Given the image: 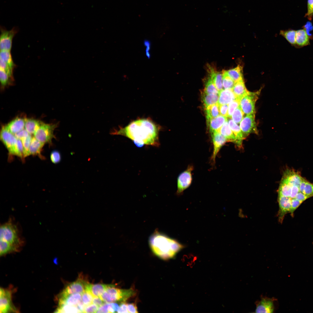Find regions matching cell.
I'll use <instances>...</instances> for the list:
<instances>
[{"label": "cell", "instance_id": "obj_1", "mask_svg": "<svg viewBox=\"0 0 313 313\" xmlns=\"http://www.w3.org/2000/svg\"><path fill=\"white\" fill-rule=\"evenodd\" d=\"M161 128L150 118H140L133 121L124 127L113 130L111 134L127 137L139 147L144 145L158 146Z\"/></svg>", "mask_w": 313, "mask_h": 313}, {"label": "cell", "instance_id": "obj_2", "mask_svg": "<svg viewBox=\"0 0 313 313\" xmlns=\"http://www.w3.org/2000/svg\"><path fill=\"white\" fill-rule=\"evenodd\" d=\"M149 243L153 252L163 260L174 258L184 246L176 240L156 230L149 238Z\"/></svg>", "mask_w": 313, "mask_h": 313}, {"label": "cell", "instance_id": "obj_3", "mask_svg": "<svg viewBox=\"0 0 313 313\" xmlns=\"http://www.w3.org/2000/svg\"><path fill=\"white\" fill-rule=\"evenodd\" d=\"M0 239L3 240L14 246L19 251L24 243L18 225L10 218L7 222L1 225Z\"/></svg>", "mask_w": 313, "mask_h": 313}, {"label": "cell", "instance_id": "obj_4", "mask_svg": "<svg viewBox=\"0 0 313 313\" xmlns=\"http://www.w3.org/2000/svg\"><path fill=\"white\" fill-rule=\"evenodd\" d=\"M114 287L113 285L108 287L100 296L105 302H125L135 294V291L132 288L123 289Z\"/></svg>", "mask_w": 313, "mask_h": 313}, {"label": "cell", "instance_id": "obj_5", "mask_svg": "<svg viewBox=\"0 0 313 313\" xmlns=\"http://www.w3.org/2000/svg\"><path fill=\"white\" fill-rule=\"evenodd\" d=\"M57 125L42 123L34 134V137L38 141L44 144L51 142L54 136V131Z\"/></svg>", "mask_w": 313, "mask_h": 313}, {"label": "cell", "instance_id": "obj_6", "mask_svg": "<svg viewBox=\"0 0 313 313\" xmlns=\"http://www.w3.org/2000/svg\"><path fill=\"white\" fill-rule=\"evenodd\" d=\"M0 36V50L10 51L13 38L18 31V28L14 27L8 30L4 27L1 26Z\"/></svg>", "mask_w": 313, "mask_h": 313}, {"label": "cell", "instance_id": "obj_7", "mask_svg": "<svg viewBox=\"0 0 313 313\" xmlns=\"http://www.w3.org/2000/svg\"><path fill=\"white\" fill-rule=\"evenodd\" d=\"M88 282L80 275L77 280L68 285L59 296L64 297L75 293L82 294L85 290Z\"/></svg>", "mask_w": 313, "mask_h": 313}, {"label": "cell", "instance_id": "obj_8", "mask_svg": "<svg viewBox=\"0 0 313 313\" xmlns=\"http://www.w3.org/2000/svg\"><path fill=\"white\" fill-rule=\"evenodd\" d=\"M258 92L248 93L240 99V106L244 114H255V105L257 99Z\"/></svg>", "mask_w": 313, "mask_h": 313}, {"label": "cell", "instance_id": "obj_9", "mask_svg": "<svg viewBox=\"0 0 313 313\" xmlns=\"http://www.w3.org/2000/svg\"><path fill=\"white\" fill-rule=\"evenodd\" d=\"M1 141L7 149L10 154L14 155L17 139L14 134L3 126L0 132Z\"/></svg>", "mask_w": 313, "mask_h": 313}, {"label": "cell", "instance_id": "obj_10", "mask_svg": "<svg viewBox=\"0 0 313 313\" xmlns=\"http://www.w3.org/2000/svg\"><path fill=\"white\" fill-rule=\"evenodd\" d=\"M193 169L192 166L190 165L179 175L177 179L176 192L178 194L182 193L191 185L192 181Z\"/></svg>", "mask_w": 313, "mask_h": 313}, {"label": "cell", "instance_id": "obj_11", "mask_svg": "<svg viewBox=\"0 0 313 313\" xmlns=\"http://www.w3.org/2000/svg\"><path fill=\"white\" fill-rule=\"evenodd\" d=\"M11 293L9 290L1 288L0 290V311L1 313L16 312L17 310L12 302Z\"/></svg>", "mask_w": 313, "mask_h": 313}, {"label": "cell", "instance_id": "obj_12", "mask_svg": "<svg viewBox=\"0 0 313 313\" xmlns=\"http://www.w3.org/2000/svg\"><path fill=\"white\" fill-rule=\"evenodd\" d=\"M291 199L290 198L278 195L279 210L278 216L280 222L282 223L285 215L290 213L291 207Z\"/></svg>", "mask_w": 313, "mask_h": 313}, {"label": "cell", "instance_id": "obj_13", "mask_svg": "<svg viewBox=\"0 0 313 313\" xmlns=\"http://www.w3.org/2000/svg\"><path fill=\"white\" fill-rule=\"evenodd\" d=\"M275 299L267 297H262L256 303V313H272L274 309Z\"/></svg>", "mask_w": 313, "mask_h": 313}, {"label": "cell", "instance_id": "obj_14", "mask_svg": "<svg viewBox=\"0 0 313 313\" xmlns=\"http://www.w3.org/2000/svg\"><path fill=\"white\" fill-rule=\"evenodd\" d=\"M240 127L244 136L256 130L255 114L247 115L240 123Z\"/></svg>", "mask_w": 313, "mask_h": 313}, {"label": "cell", "instance_id": "obj_15", "mask_svg": "<svg viewBox=\"0 0 313 313\" xmlns=\"http://www.w3.org/2000/svg\"><path fill=\"white\" fill-rule=\"evenodd\" d=\"M213 145V149L211 159L215 162L216 157L220 149L228 141L227 139L218 131L211 133Z\"/></svg>", "mask_w": 313, "mask_h": 313}, {"label": "cell", "instance_id": "obj_16", "mask_svg": "<svg viewBox=\"0 0 313 313\" xmlns=\"http://www.w3.org/2000/svg\"><path fill=\"white\" fill-rule=\"evenodd\" d=\"M82 295L81 293H75L67 296L58 297V306L67 305L77 306L81 301Z\"/></svg>", "mask_w": 313, "mask_h": 313}, {"label": "cell", "instance_id": "obj_17", "mask_svg": "<svg viewBox=\"0 0 313 313\" xmlns=\"http://www.w3.org/2000/svg\"><path fill=\"white\" fill-rule=\"evenodd\" d=\"M26 118L17 117L5 126L6 128L14 134L24 129Z\"/></svg>", "mask_w": 313, "mask_h": 313}, {"label": "cell", "instance_id": "obj_18", "mask_svg": "<svg viewBox=\"0 0 313 313\" xmlns=\"http://www.w3.org/2000/svg\"><path fill=\"white\" fill-rule=\"evenodd\" d=\"M112 284H92L88 283L86 285L85 290L90 292L94 296H100Z\"/></svg>", "mask_w": 313, "mask_h": 313}, {"label": "cell", "instance_id": "obj_19", "mask_svg": "<svg viewBox=\"0 0 313 313\" xmlns=\"http://www.w3.org/2000/svg\"><path fill=\"white\" fill-rule=\"evenodd\" d=\"M236 99L237 98L232 89H223L219 92L218 103L219 105L229 104Z\"/></svg>", "mask_w": 313, "mask_h": 313}, {"label": "cell", "instance_id": "obj_20", "mask_svg": "<svg viewBox=\"0 0 313 313\" xmlns=\"http://www.w3.org/2000/svg\"><path fill=\"white\" fill-rule=\"evenodd\" d=\"M227 118L226 117L219 115L217 117L207 121V123L208 125L211 133L217 131L227 121Z\"/></svg>", "mask_w": 313, "mask_h": 313}, {"label": "cell", "instance_id": "obj_21", "mask_svg": "<svg viewBox=\"0 0 313 313\" xmlns=\"http://www.w3.org/2000/svg\"><path fill=\"white\" fill-rule=\"evenodd\" d=\"M228 123L230 128L235 136L236 143L239 147H241L242 141L245 137L240 127L234 122L232 119H229Z\"/></svg>", "mask_w": 313, "mask_h": 313}, {"label": "cell", "instance_id": "obj_22", "mask_svg": "<svg viewBox=\"0 0 313 313\" xmlns=\"http://www.w3.org/2000/svg\"><path fill=\"white\" fill-rule=\"evenodd\" d=\"M209 68V76L216 89L219 92L223 90V74L216 71L210 67Z\"/></svg>", "mask_w": 313, "mask_h": 313}, {"label": "cell", "instance_id": "obj_23", "mask_svg": "<svg viewBox=\"0 0 313 313\" xmlns=\"http://www.w3.org/2000/svg\"><path fill=\"white\" fill-rule=\"evenodd\" d=\"M309 38L304 29L296 31V42L297 46L302 47L309 45Z\"/></svg>", "mask_w": 313, "mask_h": 313}, {"label": "cell", "instance_id": "obj_24", "mask_svg": "<svg viewBox=\"0 0 313 313\" xmlns=\"http://www.w3.org/2000/svg\"><path fill=\"white\" fill-rule=\"evenodd\" d=\"M232 90L236 98L240 99L249 92L246 88L243 79L235 82Z\"/></svg>", "mask_w": 313, "mask_h": 313}, {"label": "cell", "instance_id": "obj_25", "mask_svg": "<svg viewBox=\"0 0 313 313\" xmlns=\"http://www.w3.org/2000/svg\"><path fill=\"white\" fill-rule=\"evenodd\" d=\"M42 123L36 119L26 118L24 128L29 134H34Z\"/></svg>", "mask_w": 313, "mask_h": 313}, {"label": "cell", "instance_id": "obj_26", "mask_svg": "<svg viewBox=\"0 0 313 313\" xmlns=\"http://www.w3.org/2000/svg\"><path fill=\"white\" fill-rule=\"evenodd\" d=\"M224 136L228 141L236 142L234 135L230 128L228 122L226 121L217 131Z\"/></svg>", "mask_w": 313, "mask_h": 313}, {"label": "cell", "instance_id": "obj_27", "mask_svg": "<svg viewBox=\"0 0 313 313\" xmlns=\"http://www.w3.org/2000/svg\"><path fill=\"white\" fill-rule=\"evenodd\" d=\"M225 71L235 82L243 79L242 68L239 65L235 68Z\"/></svg>", "mask_w": 313, "mask_h": 313}, {"label": "cell", "instance_id": "obj_28", "mask_svg": "<svg viewBox=\"0 0 313 313\" xmlns=\"http://www.w3.org/2000/svg\"><path fill=\"white\" fill-rule=\"evenodd\" d=\"M44 145V143L39 141L34 136L32 137L29 148L30 155L40 154Z\"/></svg>", "mask_w": 313, "mask_h": 313}, {"label": "cell", "instance_id": "obj_29", "mask_svg": "<svg viewBox=\"0 0 313 313\" xmlns=\"http://www.w3.org/2000/svg\"><path fill=\"white\" fill-rule=\"evenodd\" d=\"M205 108L207 121L220 114L219 104L218 103L209 106Z\"/></svg>", "mask_w": 313, "mask_h": 313}, {"label": "cell", "instance_id": "obj_30", "mask_svg": "<svg viewBox=\"0 0 313 313\" xmlns=\"http://www.w3.org/2000/svg\"><path fill=\"white\" fill-rule=\"evenodd\" d=\"M219 99L218 94H207L204 92H203L202 97L205 108L218 103Z\"/></svg>", "mask_w": 313, "mask_h": 313}, {"label": "cell", "instance_id": "obj_31", "mask_svg": "<svg viewBox=\"0 0 313 313\" xmlns=\"http://www.w3.org/2000/svg\"><path fill=\"white\" fill-rule=\"evenodd\" d=\"M18 251L16 248L9 243L3 240L0 239V255L1 256Z\"/></svg>", "mask_w": 313, "mask_h": 313}, {"label": "cell", "instance_id": "obj_32", "mask_svg": "<svg viewBox=\"0 0 313 313\" xmlns=\"http://www.w3.org/2000/svg\"><path fill=\"white\" fill-rule=\"evenodd\" d=\"M0 59L6 63L13 71L16 67L13 61L10 51L1 50Z\"/></svg>", "mask_w": 313, "mask_h": 313}, {"label": "cell", "instance_id": "obj_33", "mask_svg": "<svg viewBox=\"0 0 313 313\" xmlns=\"http://www.w3.org/2000/svg\"><path fill=\"white\" fill-rule=\"evenodd\" d=\"M280 34L292 45L296 46V31L292 30H281Z\"/></svg>", "mask_w": 313, "mask_h": 313}, {"label": "cell", "instance_id": "obj_34", "mask_svg": "<svg viewBox=\"0 0 313 313\" xmlns=\"http://www.w3.org/2000/svg\"><path fill=\"white\" fill-rule=\"evenodd\" d=\"M14 81V78L10 77L4 71L0 69V81L2 88L12 84Z\"/></svg>", "mask_w": 313, "mask_h": 313}, {"label": "cell", "instance_id": "obj_35", "mask_svg": "<svg viewBox=\"0 0 313 313\" xmlns=\"http://www.w3.org/2000/svg\"><path fill=\"white\" fill-rule=\"evenodd\" d=\"M204 92L207 94H219V92L216 89L210 76L205 83Z\"/></svg>", "mask_w": 313, "mask_h": 313}, {"label": "cell", "instance_id": "obj_36", "mask_svg": "<svg viewBox=\"0 0 313 313\" xmlns=\"http://www.w3.org/2000/svg\"><path fill=\"white\" fill-rule=\"evenodd\" d=\"M56 312L59 313H80L81 312L77 306L67 305L58 306L56 310Z\"/></svg>", "mask_w": 313, "mask_h": 313}, {"label": "cell", "instance_id": "obj_37", "mask_svg": "<svg viewBox=\"0 0 313 313\" xmlns=\"http://www.w3.org/2000/svg\"><path fill=\"white\" fill-rule=\"evenodd\" d=\"M222 83L224 89H232L235 84V82L224 71L223 73Z\"/></svg>", "mask_w": 313, "mask_h": 313}, {"label": "cell", "instance_id": "obj_38", "mask_svg": "<svg viewBox=\"0 0 313 313\" xmlns=\"http://www.w3.org/2000/svg\"><path fill=\"white\" fill-rule=\"evenodd\" d=\"M32 138L31 135L30 134L27 137L21 140L23 147L24 158L30 155L29 148Z\"/></svg>", "mask_w": 313, "mask_h": 313}, {"label": "cell", "instance_id": "obj_39", "mask_svg": "<svg viewBox=\"0 0 313 313\" xmlns=\"http://www.w3.org/2000/svg\"><path fill=\"white\" fill-rule=\"evenodd\" d=\"M244 114V113L239 105L232 114L231 117L232 120L236 124L240 123L243 118Z\"/></svg>", "mask_w": 313, "mask_h": 313}, {"label": "cell", "instance_id": "obj_40", "mask_svg": "<svg viewBox=\"0 0 313 313\" xmlns=\"http://www.w3.org/2000/svg\"><path fill=\"white\" fill-rule=\"evenodd\" d=\"M81 301L85 306L92 303L94 296L89 292L85 290L81 294Z\"/></svg>", "mask_w": 313, "mask_h": 313}, {"label": "cell", "instance_id": "obj_41", "mask_svg": "<svg viewBox=\"0 0 313 313\" xmlns=\"http://www.w3.org/2000/svg\"><path fill=\"white\" fill-rule=\"evenodd\" d=\"M240 99H236L231 101L228 104V117L230 118L232 114L235 110L240 105Z\"/></svg>", "mask_w": 313, "mask_h": 313}, {"label": "cell", "instance_id": "obj_42", "mask_svg": "<svg viewBox=\"0 0 313 313\" xmlns=\"http://www.w3.org/2000/svg\"><path fill=\"white\" fill-rule=\"evenodd\" d=\"M15 155L24 158L23 147L21 140L17 139L15 148Z\"/></svg>", "mask_w": 313, "mask_h": 313}, {"label": "cell", "instance_id": "obj_43", "mask_svg": "<svg viewBox=\"0 0 313 313\" xmlns=\"http://www.w3.org/2000/svg\"><path fill=\"white\" fill-rule=\"evenodd\" d=\"M0 69L4 71L10 77L14 78L13 71L5 62L0 59Z\"/></svg>", "mask_w": 313, "mask_h": 313}, {"label": "cell", "instance_id": "obj_44", "mask_svg": "<svg viewBox=\"0 0 313 313\" xmlns=\"http://www.w3.org/2000/svg\"><path fill=\"white\" fill-rule=\"evenodd\" d=\"M291 207L289 213L292 216L294 211L303 202L295 198L291 199Z\"/></svg>", "mask_w": 313, "mask_h": 313}, {"label": "cell", "instance_id": "obj_45", "mask_svg": "<svg viewBox=\"0 0 313 313\" xmlns=\"http://www.w3.org/2000/svg\"><path fill=\"white\" fill-rule=\"evenodd\" d=\"M313 16V0H308L307 11L305 16L311 20Z\"/></svg>", "mask_w": 313, "mask_h": 313}, {"label": "cell", "instance_id": "obj_46", "mask_svg": "<svg viewBox=\"0 0 313 313\" xmlns=\"http://www.w3.org/2000/svg\"><path fill=\"white\" fill-rule=\"evenodd\" d=\"M50 158L52 162L54 163H57L59 162L61 159L60 153L56 150L53 151L51 152Z\"/></svg>", "mask_w": 313, "mask_h": 313}, {"label": "cell", "instance_id": "obj_47", "mask_svg": "<svg viewBox=\"0 0 313 313\" xmlns=\"http://www.w3.org/2000/svg\"><path fill=\"white\" fill-rule=\"evenodd\" d=\"M99 307L94 304L91 303L85 306L83 312L84 313H95L97 312Z\"/></svg>", "mask_w": 313, "mask_h": 313}, {"label": "cell", "instance_id": "obj_48", "mask_svg": "<svg viewBox=\"0 0 313 313\" xmlns=\"http://www.w3.org/2000/svg\"><path fill=\"white\" fill-rule=\"evenodd\" d=\"M228 104L219 105L220 114L223 116L228 117Z\"/></svg>", "mask_w": 313, "mask_h": 313}, {"label": "cell", "instance_id": "obj_49", "mask_svg": "<svg viewBox=\"0 0 313 313\" xmlns=\"http://www.w3.org/2000/svg\"><path fill=\"white\" fill-rule=\"evenodd\" d=\"M29 134L24 128L14 135L17 139L21 140L23 138L27 137Z\"/></svg>", "mask_w": 313, "mask_h": 313}, {"label": "cell", "instance_id": "obj_50", "mask_svg": "<svg viewBox=\"0 0 313 313\" xmlns=\"http://www.w3.org/2000/svg\"><path fill=\"white\" fill-rule=\"evenodd\" d=\"M303 27L310 38L312 37V34L310 33V32L313 30V26L312 23L309 21L307 22L303 26Z\"/></svg>", "mask_w": 313, "mask_h": 313}, {"label": "cell", "instance_id": "obj_51", "mask_svg": "<svg viewBox=\"0 0 313 313\" xmlns=\"http://www.w3.org/2000/svg\"><path fill=\"white\" fill-rule=\"evenodd\" d=\"M128 313H138L136 304L132 303L128 304Z\"/></svg>", "mask_w": 313, "mask_h": 313}, {"label": "cell", "instance_id": "obj_52", "mask_svg": "<svg viewBox=\"0 0 313 313\" xmlns=\"http://www.w3.org/2000/svg\"><path fill=\"white\" fill-rule=\"evenodd\" d=\"M117 312L128 313V303L125 302L121 303L119 305V308Z\"/></svg>", "mask_w": 313, "mask_h": 313}, {"label": "cell", "instance_id": "obj_53", "mask_svg": "<svg viewBox=\"0 0 313 313\" xmlns=\"http://www.w3.org/2000/svg\"><path fill=\"white\" fill-rule=\"evenodd\" d=\"M105 303L100 296H94L92 301V303L99 307L103 305Z\"/></svg>", "mask_w": 313, "mask_h": 313}, {"label": "cell", "instance_id": "obj_54", "mask_svg": "<svg viewBox=\"0 0 313 313\" xmlns=\"http://www.w3.org/2000/svg\"><path fill=\"white\" fill-rule=\"evenodd\" d=\"M97 312L109 313L108 310V303H105L99 307Z\"/></svg>", "mask_w": 313, "mask_h": 313}, {"label": "cell", "instance_id": "obj_55", "mask_svg": "<svg viewBox=\"0 0 313 313\" xmlns=\"http://www.w3.org/2000/svg\"><path fill=\"white\" fill-rule=\"evenodd\" d=\"M144 43L145 46H146V55L148 58H149L150 57V54L149 52L150 48V43L148 41L145 40L144 41Z\"/></svg>", "mask_w": 313, "mask_h": 313}]
</instances>
